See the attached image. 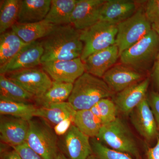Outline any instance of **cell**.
Returning <instances> with one entry per match:
<instances>
[{
	"mask_svg": "<svg viewBox=\"0 0 159 159\" xmlns=\"http://www.w3.org/2000/svg\"><path fill=\"white\" fill-rule=\"evenodd\" d=\"M40 42L43 48L42 63L79 58L84 48L80 31L71 24L56 26Z\"/></svg>",
	"mask_w": 159,
	"mask_h": 159,
	"instance_id": "6da1fadb",
	"label": "cell"
},
{
	"mask_svg": "<svg viewBox=\"0 0 159 159\" xmlns=\"http://www.w3.org/2000/svg\"><path fill=\"white\" fill-rule=\"evenodd\" d=\"M115 93L102 78L85 72L74 82L68 101L76 111L89 110Z\"/></svg>",
	"mask_w": 159,
	"mask_h": 159,
	"instance_id": "7a4b0ae2",
	"label": "cell"
},
{
	"mask_svg": "<svg viewBox=\"0 0 159 159\" xmlns=\"http://www.w3.org/2000/svg\"><path fill=\"white\" fill-rule=\"evenodd\" d=\"M96 138L114 150L128 154L137 158L140 157L135 138L128 125L119 117L102 125Z\"/></svg>",
	"mask_w": 159,
	"mask_h": 159,
	"instance_id": "3957f363",
	"label": "cell"
},
{
	"mask_svg": "<svg viewBox=\"0 0 159 159\" xmlns=\"http://www.w3.org/2000/svg\"><path fill=\"white\" fill-rule=\"evenodd\" d=\"M29 120V134L26 143L43 159H56L58 141L54 129L44 119Z\"/></svg>",
	"mask_w": 159,
	"mask_h": 159,
	"instance_id": "277c9868",
	"label": "cell"
},
{
	"mask_svg": "<svg viewBox=\"0 0 159 159\" xmlns=\"http://www.w3.org/2000/svg\"><path fill=\"white\" fill-rule=\"evenodd\" d=\"M117 25L99 20L80 31L84 48L80 59L83 61L91 54L107 48L116 44Z\"/></svg>",
	"mask_w": 159,
	"mask_h": 159,
	"instance_id": "5b68a950",
	"label": "cell"
},
{
	"mask_svg": "<svg viewBox=\"0 0 159 159\" xmlns=\"http://www.w3.org/2000/svg\"><path fill=\"white\" fill-rule=\"evenodd\" d=\"M152 30L146 17L144 8L137 9L133 15L117 25L116 44L119 54L142 39Z\"/></svg>",
	"mask_w": 159,
	"mask_h": 159,
	"instance_id": "8992f818",
	"label": "cell"
},
{
	"mask_svg": "<svg viewBox=\"0 0 159 159\" xmlns=\"http://www.w3.org/2000/svg\"><path fill=\"white\" fill-rule=\"evenodd\" d=\"M159 52V35L152 29L142 39L123 51L120 61L133 68H142L155 59Z\"/></svg>",
	"mask_w": 159,
	"mask_h": 159,
	"instance_id": "52a82bcc",
	"label": "cell"
},
{
	"mask_svg": "<svg viewBox=\"0 0 159 159\" xmlns=\"http://www.w3.org/2000/svg\"><path fill=\"white\" fill-rule=\"evenodd\" d=\"M7 77L31 94L34 99L42 96L51 87L53 81L43 70L36 68L10 73Z\"/></svg>",
	"mask_w": 159,
	"mask_h": 159,
	"instance_id": "ba28073f",
	"label": "cell"
},
{
	"mask_svg": "<svg viewBox=\"0 0 159 159\" xmlns=\"http://www.w3.org/2000/svg\"><path fill=\"white\" fill-rule=\"evenodd\" d=\"M43 48L40 41L28 44L13 58L0 66V74H8L13 72L33 68L42 64Z\"/></svg>",
	"mask_w": 159,
	"mask_h": 159,
	"instance_id": "9c48e42d",
	"label": "cell"
},
{
	"mask_svg": "<svg viewBox=\"0 0 159 159\" xmlns=\"http://www.w3.org/2000/svg\"><path fill=\"white\" fill-rule=\"evenodd\" d=\"M43 70L53 81L74 84L85 72L80 57L69 60L56 61L42 63Z\"/></svg>",
	"mask_w": 159,
	"mask_h": 159,
	"instance_id": "30bf717a",
	"label": "cell"
},
{
	"mask_svg": "<svg viewBox=\"0 0 159 159\" xmlns=\"http://www.w3.org/2000/svg\"><path fill=\"white\" fill-rule=\"evenodd\" d=\"M62 137L61 148L67 159H88L93 154L89 137L74 124Z\"/></svg>",
	"mask_w": 159,
	"mask_h": 159,
	"instance_id": "8fae6325",
	"label": "cell"
},
{
	"mask_svg": "<svg viewBox=\"0 0 159 159\" xmlns=\"http://www.w3.org/2000/svg\"><path fill=\"white\" fill-rule=\"evenodd\" d=\"M129 115L132 124L141 136L148 142L157 139L158 127L147 97Z\"/></svg>",
	"mask_w": 159,
	"mask_h": 159,
	"instance_id": "7c38bea8",
	"label": "cell"
},
{
	"mask_svg": "<svg viewBox=\"0 0 159 159\" xmlns=\"http://www.w3.org/2000/svg\"><path fill=\"white\" fill-rule=\"evenodd\" d=\"M29 129V121L11 116H1L0 139L11 147L26 142Z\"/></svg>",
	"mask_w": 159,
	"mask_h": 159,
	"instance_id": "4fadbf2b",
	"label": "cell"
},
{
	"mask_svg": "<svg viewBox=\"0 0 159 159\" xmlns=\"http://www.w3.org/2000/svg\"><path fill=\"white\" fill-rule=\"evenodd\" d=\"M104 0H77L72 12L70 24L78 31L91 27L99 21V13Z\"/></svg>",
	"mask_w": 159,
	"mask_h": 159,
	"instance_id": "5bb4252c",
	"label": "cell"
},
{
	"mask_svg": "<svg viewBox=\"0 0 159 159\" xmlns=\"http://www.w3.org/2000/svg\"><path fill=\"white\" fill-rule=\"evenodd\" d=\"M149 81V78H146L117 93L113 101L118 110L126 116L130 115L146 98Z\"/></svg>",
	"mask_w": 159,
	"mask_h": 159,
	"instance_id": "9a60e30c",
	"label": "cell"
},
{
	"mask_svg": "<svg viewBox=\"0 0 159 159\" xmlns=\"http://www.w3.org/2000/svg\"><path fill=\"white\" fill-rule=\"evenodd\" d=\"M119 57V50L116 44L96 52L84 61L85 72L102 78L105 73L113 66Z\"/></svg>",
	"mask_w": 159,
	"mask_h": 159,
	"instance_id": "2e32d148",
	"label": "cell"
},
{
	"mask_svg": "<svg viewBox=\"0 0 159 159\" xmlns=\"http://www.w3.org/2000/svg\"><path fill=\"white\" fill-rule=\"evenodd\" d=\"M142 74L125 65L114 66L104 74L102 79L115 93L140 81Z\"/></svg>",
	"mask_w": 159,
	"mask_h": 159,
	"instance_id": "e0dca14e",
	"label": "cell"
},
{
	"mask_svg": "<svg viewBox=\"0 0 159 159\" xmlns=\"http://www.w3.org/2000/svg\"><path fill=\"white\" fill-rule=\"evenodd\" d=\"M137 9L136 4L133 1H105L100 9L99 20L117 25L133 15Z\"/></svg>",
	"mask_w": 159,
	"mask_h": 159,
	"instance_id": "ac0fdd59",
	"label": "cell"
},
{
	"mask_svg": "<svg viewBox=\"0 0 159 159\" xmlns=\"http://www.w3.org/2000/svg\"><path fill=\"white\" fill-rule=\"evenodd\" d=\"M51 0H21L17 23L29 24L45 19L51 7Z\"/></svg>",
	"mask_w": 159,
	"mask_h": 159,
	"instance_id": "d6986e66",
	"label": "cell"
},
{
	"mask_svg": "<svg viewBox=\"0 0 159 159\" xmlns=\"http://www.w3.org/2000/svg\"><path fill=\"white\" fill-rule=\"evenodd\" d=\"M56 26L44 20L29 24L16 23L11 29L24 42L29 44L46 37Z\"/></svg>",
	"mask_w": 159,
	"mask_h": 159,
	"instance_id": "ffe728a7",
	"label": "cell"
},
{
	"mask_svg": "<svg viewBox=\"0 0 159 159\" xmlns=\"http://www.w3.org/2000/svg\"><path fill=\"white\" fill-rule=\"evenodd\" d=\"M76 113L77 111L70 102L66 101L37 107L34 117L44 119L55 125L66 119L74 118Z\"/></svg>",
	"mask_w": 159,
	"mask_h": 159,
	"instance_id": "44dd1931",
	"label": "cell"
},
{
	"mask_svg": "<svg viewBox=\"0 0 159 159\" xmlns=\"http://www.w3.org/2000/svg\"><path fill=\"white\" fill-rule=\"evenodd\" d=\"M77 1L51 0L50 10L45 20L57 26L70 24L71 15Z\"/></svg>",
	"mask_w": 159,
	"mask_h": 159,
	"instance_id": "7402d4cb",
	"label": "cell"
},
{
	"mask_svg": "<svg viewBox=\"0 0 159 159\" xmlns=\"http://www.w3.org/2000/svg\"><path fill=\"white\" fill-rule=\"evenodd\" d=\"M11 30L0 35V66L10 61L28 45Z\"/></svg>",
	"mask_w": 159,
	"mask_h": 159,
	"instance_id": "603a6c76",
	"label": "cell"
},
{
	"mask_svg": "<svg viewBox=\"0 0 159 159\" xmlns=\"http://www.w3.org/2000/svg\"><path fill=\"white\" fill-rule=\"evenodd\" d=\"M74 84L52 81L51 87L41 97L34 99L38 107L66 102L68 99Z\"/></svg>",
	"mask_w": 159,
	"mask_h": 159,
	"instance_id": "cb8c5ba5",
	"label": "cell"
},
{
	"mask_svg": "<svg viewBox=\"0 0 159 159\" xmlns=\"http://www.w3.org/2000/svg\"><path fill=\"white\" fill-rule=\"evenodd\" d=\"M33 99L34 97L21 87L6 75L0 74V99L29 102Z\"/></svg>",
	"mask_w": 159,
	"mask_h": 159,
	"instance_id": "d4e9b609",
	"label": "cell"
},
{
	"mask_svg": "<svg viewBox=\"0 0 159 159\" xmlns=\"http://www.w3.org/2000/svg\"><path fill=\"white\" fill-rule=\"evenodd\" d=\"M37 108L29 102L0 99L1 116H11L29 121L34 117Z\"/></svg>",
	"mask_w": 159,
	"mask_h": 159,
	"instance_id": "484cf974",
	"label": "cell"
},
{
	"mask_svg": "<svg viewBox=\"0 0 159 159\" xmlns=\"http://www.w3.org/2000/svg\"><path fill=\"white\" fill-rule=\"evenodd\" d=\"M74 124L89 138H96L102 126L100 120L90 109L77 111Z\"/></svg>",
	"mask_w": 159,
	"mask_h": 159,
	"instance_id": "4316f807",
	"label": "cell"
},
{
	"mask_svg": "<svg viewBox=\"0 0 159 159\" xmlns=\"http://www.w3.org/2000/svg\"><path fill=\"white\" fill-rule=\"evenodd\" d=\"M20 1L4 0L0 6V33L6 32L17 23Z\"/></svg>",
	"mask_w": 159,
	"mask_h": 159,
	"instance_id": "83f0119b",
	"label": "cell"
},
{
	"mask_svg": "<svg viewBox=\"0 0 159 159\" xmlns=\"http://www.w3.org/2000/svg\"><path fill=\"white\" fill-rule=\"evenodd\" d=\"M90 110L100 120L102 125L114 121L117 117L118 110L116 106L109 98L101 99Z\"/></svg>",
	"mask_w": 159,
	"mask_h": 159,
	"instance_id": "f1b7e54d",
	"label": "cell"
},
{
	"mask_svg": "<svg viewBox=\"0 0 159 159\" xmlns=\"http://www.w3.org/2000/svg\"><path fill=\"white\" fill-rule=\"evenodd\" d=\"M91 144L93 153L99 159H134L128 154L108 148L95 138L91 139Z\"/></svg>",
	"mask_w": 159,
	"mask_h": 159,
	"instance_id": "f546056e",
	"label": "cell"
},
{
	"mask_svg": "<svg viewBox=\"0 0 159 159\" xmlns=\"http://www.w3.org/2000/svg\"><path fill=\"white\" fill-rule=\"evenodd\" d=\"M144 8L146 17L152 28L159 25V0H149Z\"/></svg>",
	"mask_w": 159,
	"mask_h": 159,
	"instance_id": "4dcf8cb0",
	"label": "cell"
},
{
	"mask_svg": "<svg viewBox=\"0 0 159 159\" xmlns=\"http://www.w3.org/2000/svg\"><path fill=\"white\" fill-rule=\"evenodd\" d=\"M12 148L17 152L22 159H43L39 155L32 150L26 142Z\"/></svg>",
	"mask_w": 159,
	"mask_h": 159,
	"instance_id": "1f68e13d",
	"label": "cell"
},
{
	"mask_svg": "<svg viewBox=\"0 0 159 159\" xmlns=\"http://www.w3.org/2000/svg\"><path fill=\"white\" fill-rule=\"evenodd\" d=\"M147 99L154 116L158 127H159V94L156 92H152Z\"/></svg>",
	"mask_w": 159,
	"mask_h": 159,
	"instance_id": "d6a6232c",
	"label": "cell"
},
{
	"mask_svg": "<svg viewBox=\"0 0 159 159\" xmlns=\"http://www.w3.org/2000/svg\"><path fill=\"white\" fill-rule=\"evenodd\" d=\"M75 118V117H74ZM74 118H68L60 122L54 127V131L57 136L64 135L74 123Z\"/></svg>",
	"mask_w": 159,
	"mask_h": 159,
	"instance_id": "836d02e7",
	"label": "cell"
},
{
	"mask_svg": "<svg viewBox=\"0 0 159 159\" xmlns=\"http://www.w3.org/2000/svg\"><path fill=\"white\" fill-rule=\"evenodd\" d=\"M157 139L156 145L146 152L147 159H159V134Z\"/></svg>",
	"mask_w": 159,
	"mask_h": 159,
	"instance_id": "e575fe53",
	"label": "cell"
},
{
	"mask_svg": "<svg viewBox=\"0 0 159 159\" xmlns=\"http://www.w3.org/2000/svg\"><path fill=\"white\" fill-rule=\"evenodd\" d=\"M1 159H22L17 152L15 150L14 148H12V150H1Z\"/></svg>",
	"mask_w": 159,
	"mask_h": 159,
	"instance_id": "d590c367",
	"label": "cell"
},
{
	"mask_svg": "<svg viewBox=\"0 0 159 159\" xmlns=\"http://www.w3.org/2000/svg\"><path fill=\"white\" fill-rule=\"evenodd\" d=\"M152 77L157 87L159 89V52L157 55L154 64Z\"/></svg>",
	"mask_w": 159,
	"mask_h": 159,
	"instance_id": "8d00e7d4",
	"label": "cell"
},
{
	"mask_svg": "<svg viewBox=\"0 0 159 159\" xmlns=\"http://www.w3.org/2000/svg\"><path fill=\"white\" fill-rule=\"evenodd\" d=\"M56 159H67L62 153L59 152L57 154Z\"/></svg>",
	"mask_w": 159,
	"mask_h": 159,
	"instance_id": "74e56055",
	"label": "cell"
},
{
	"mask_svg": "<svg viewBox=\"0 0 159 159\" xmlns=\"http://www.w3.org/2000/svg\"><path fill=\"white\" fill-rule=\"evenodd\" d=\"M152 29H153L154 31H156V32L159 34V25L158 26H157V27H154L152 28Z\"/></svg>",
	"mask_w": 159,
	"mask_h": 159,
	"instance_id": "f35d334b",
	"label": "cell"
},
{
	"mask_svg": "<svg viewBox=\"0 0 159 159\" xmlns=\"http://www.w3.org/2000/svg\"><path fill=\"white\" fill-rule=\"evenodd\" d=\"M88 159H99L96 156L94 155H91V156H90L88 158Z\"/></svg>",
	"mask_w": 159,
	"mask_h": 159,
	"instance_id": "ab89813d",
	"label": "cell"
}]
</instances>
